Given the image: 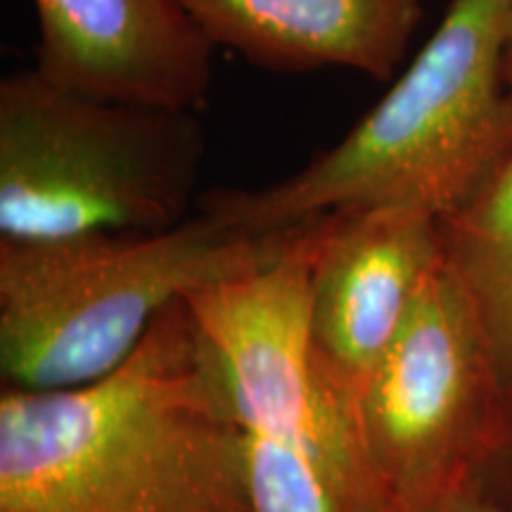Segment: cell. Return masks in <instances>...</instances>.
<instances>
[{
  "mask_svg": "<svg viewBox=\"0 0 512 512\" xmlns=\"http://www.w3.org/2000/svg\"><path fill=\"white\" fill-rule=\"evenodd\" d=\"M0 512H252L247 427L185 299L98 382L3 389Z\"/></svg>",
  "mask_w": 512,
  "mask_h": 512,
  "instance_id": "obj_1",
  "label": "cell"
},
{
  "mask_svg": "<svg viewBox=\"0 0 512 512\" xmlns=\"http://www.w3.org/2000/svg\"><path fill=\"white\" fill-rule=\"evenodd\" d=\"M505 12L508 0H451L411 67L339 143L264 188L202 192L200 211L254 235L356 207L444 219L512 152Z\"/></svg>",
  "mask_w": 512,
  "mask_h": 512,
  "instance_id": "obj_2",
  "label": "cell"
},
{
  "mask_svg": "<svg viewBox=\"0 0 512 512\" xmlns=\"http://www.w3.org/2000/svg\"><path fill=\"white\" fill-rule=\"evenodd\" d=\"M299 228L254 235L200 211L162 233L0 240L5 387L57 392L112 375L166 306L268 264Z\"/></svg>",
  "mask_w": 512,
  "mask_h": 512,
  "instance_id": "obj_3",
  "label": "cell"
},
{
  "mask_svg": "<svg viewBox=\"0 0 512 512\" xmlns=\"http://www.w3.org/2000/svg\"><path fill=\"white\" fill-rule=\"evenodd\" d=\"M202 162L197 112L91 98L36 67L0 81L3 240L176 228L202 195Z\"/></svg>",
  "mask_w": 512,
  "mask_h": 512,
  "instance_id": "obj_4",
  "label": "cell"
},
{
  "mask_svg": "<svg viewBox=\"0 0 512 512\" xmlns=\"http://www.w3.org/2000/svg\"><path fill=\"white\" fill-rule=\"evenodd\" d=\"M337 427L349 512H396L505 451L508 384L446 264Z\"/></svg>",
  "mask_w": 512,
  "mask_h": 512,
  "instance_id": "obj_5",
  "label": "cell"
},
{
  "mask_svg": "<svg viewBox=\"0 0 512 512\" xmlns=\"http://www.w3.org/2000/svg\"><path fill=\"white\" fill-rule=\"evenodd\" d=\"M320 226L323 216L304 223L273 261L200 287L185 304L214 351L247 432L309 451L347 508L342 439L311 358V275Z\"/></svg>",
  "mask_w": 512,
  "mask_h": 512,
  "instance_id": "obj_6",
  "label": "cell"
},
{
  "mask_svg": "<svg viewBox=\"0 0 512 512\" xmlns=\"http://www.w3.org/2000/svg\"><path fill=\"white\" fill-rule=\"evenodd\" d=\"M444 264L437 216L413 207L323 214L311 275V358L335 415L366 382Z\"/></svg>",
  "mask_w": 512,
  "mask_h": 512,
  "instance_id": "obj_7",
  "label": "cell"
},
{
  "mask_svg": "<svg viewBox=\"0 0 512 512\" xmlns=\"http://www.w3.org/2000/svg\"><path fill=\"white\" fill-rule=\"evenodd\" d=\"M34 67L67 91L200 112L214 43L183 0H34Z\"/></svg>",
  "mask_w": 512,
  "mask_h": 512,
  "instance_id": "obj_8",
  "label": "cell"
},
{
  "mask_svg": "<svg viewBox=\"0 0 512 512\" xmlns=\"http://www.w3.org/2000/svg\"><path fill=\"white\" fill-rule=\"evenodd\" d=\"M214 43L283 74L351 69L392 79L422 0H183Z\"/></svg>",
  "mask_w": 512,
  "mask_h": 512,
  "instance_id": "obj_9",
  "label": "cell"
},
{
  "mask_svg": "<svg viewBox=\"0 0 512 512\" xmlns=\"http://www.w3.org/2000/svg\"><path fill=\"white\" fill-rule=\"evenodd\" d=\"M444 264L489 337L503 380H512V152L467 200L439 219Z\"/></svg>",
  "mask_w": 512,
  "mask_h": 512,
  "instance_id": "obj_10",
  "label": "cell"
},
{
  "mask_svg": "<svg viewBox=\"0 0 512 512\" xmlns=\"http://www.w3.org/2000/svg\"><path fill=\"white\" fill-rule=\"evenodd\" d=\"M252 512H347L328 472L304 448L247 432Z\"/></svg>",
  "mask_w": 512,
  "mask_h": 512,
  "instance_id": "obj_11",
  "label": "cell"
},
{
  "mask_svg": "<svg viewBox=\"0 0 512 512\" xmlns=\"http://www.w3.org/2000/svg\"><path fill=\"white\" fill-rule=\"evenodd\" d=\"M396 512H512L508 453Z\"/></svg>",
  "mask_w": 512,
  "mask_h": 512,
  "instance_id": "obj_12",
  "label": "cell"
},
{
  "mask_svg": "<svg viewBox=\"0 0 512 512\" xmlns=\"http://www.w3.org/2000/svg\"><path fill=\"white\" fill-rule=\"evenodd\" d=\"M503 72L505 83L512 93V0H508V12H505V46H503Z\"/></svg>",
  "mask_w": 512,
  "mask_h": 512,
  "instance_id": "obj_13",
  "label": "cell"
},
{
  "mask_svg": "<svg viewBox=\"0 0 512 512\" xmlns=\"http://www.w3.org/2000/svg\"><path fill=\"white\" fill-rule=\"evenodd\" d=\"M505 453H508V463L512 470V380L508 382V444H505Z\"/></svg>",
  "mask_w": 512,
  "mask_h": 512,
  "instance_id": "obj_14",
  "label": "cell"
}]
</instances>
